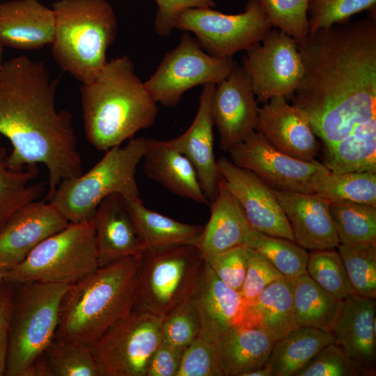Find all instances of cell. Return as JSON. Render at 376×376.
<instances>
[{"instance_id": "cell-1", "label": "cell", "mask_w": 376, "mask_h": 376, "mask_svg": "<svg viewBox=\"0 0 376 376\" xmlns=\"http://www.w3.org/2000/svg\"><path fill=\"white\" fill-rule=\"evenodd\" d=\"M299 50L304 72L290 100L324 150L376 123V10L318 30Z\"/></svg>"}, {"instance_id": "cell-2", "label": "cell", "mask_w": 376, "mask_h": 376, "mask_svg": "<svg viewBox=\"0 0 376 376\" xmlns=\"http://www.w3.org/2000/svg\"><path fill=\"white\" fill-rule=\"evenodd\" d=\"M58 83L42 61L25 56L0 64V134L13 146L8 162L45 166L47 201L63 180L83 173L72 115L56 107Z\"/></svg>"}, {"instance_id": "cell-3", "label": "cell", "mask_w": 376, "mask_h": 376, "mask_svg": "<svg viewBox=\"0 0 376 376\" xmlns=\"http://www.w3.org/2000/svg\"><path fill=\"white\" fill-rule=\"evenodd\" d=\"M134 70L129 56H119L107 61L92 81L81 84L84 132L98 150L120 146L156 120L157 103Z\"/></svg>"}, {"instance_id": "cell-4", "label": "cell", "mask_w": 376, "mask_h": 376, "mask_svg": "<svg viewBox=\"0 0 376 376\" xmlns=\"http://www.w3.org/2000/svg\"><path fill=\"white\" fill-rule=\"evenodd\" d=\"M142 254L103 266L70 285L54 339L90 346L133 308Z\"/></svg>"}, {"instance_id": "cell-5", "label": "cell", "mask_w": 376, "mask_h": 376, "mask_svg": "<svg viewBox=\"0 0 376 376\" xmlns=\"http://www.w3.org/2000/svg\"><path fill=\"white\" fill-rule=\"evenodd\" d=\"M52 52L57 65L81 84L92 81L107 63L117 35V19L107 0H58L52 4Z\"/></svg>"}, {"instance_id": "cell-6", "label": "cell", "mask_w": 376, "mask_h": 376, "mask_svg": "<svg viewBox=\"0 0 376 376\" xmlns=\"http://www.w3.org/2000/svg\"><path fill=\"white\" fill-rule=\"evenodd\" d=\"M146 138H132L123 147L106 151L89 171L63 180L49 202L69 223L90 222L98 205L113 194L125 200L140 198L136 169L143 159Z\"/></svg>"}, {"instance_id": "cell-7", "label": "cell", "mask_w": 376, "mask_h": 376, "mask_svg": "<svg viewBox=\"0 0 376 376\" xmlns=\"http://www.w3.org/2000/svg\"><path fill=\"white\" fill-rule=\"evenodd\" d=\"M15 285L6 376H29L55 337L63 297L70 285L26 281Z\"/></svg>"}, {"instance_id": "cell-8", "label": "cell", "mask_w": 376, "mask_h": 376, "mask_svg": "<svg viewBox=\"0 0 376 376\" xmlns=\"http://www.w3.org/2000/svg\"><path fill=\"white\" fill-rule=\"evenodd\" d=\"M204 262L194 244L146 250L139 266L132 311L164 317L190 300Z\"/></svg>"}, {"instance_id": "cell-9", "label": "cell", "mask_w": 376, "mask_h": 376, "mask_svg": "<svg viewBox=\"0 0 376 376\" xmlns=\"http://www.w3.org/2000/svg\"><path fill=\"white\" fill-rule=\"evenodd\" d=\"M100 267L91 222L70 223L21 263L1 269L2 281L71 285Z\"/></svg>"}, {"instance_id": "cell-10", "label": "cell", "mask_w": 376, "mask_h": 376, "mask_svg": "<svg viewBox=\"0 0 376 376\" xmlns=\"http://www.w3.org/2000/svg\"><path fill=\"white\" fill-rule=\"evenodd\" d=\"M272 28L258 0H248L244 10L234 15L212 8H189L174 22V29L192 32L205 52L219 58L246 51L261 42Z\"/></svg>"}, {"instance_id": "cell-11", "label": "cell", "mask_w": 376, "mask_h": 376, "mask_svg": "<svg viewBox=\"0 0 376 376\" xmlns=\"http://www.w3.org/2000/svg\"><path fill=\"white\" fill-rule=\"evenodd\" d=\"M164 318L132 310L107 329L90 345L99 376H146Z\"/></svg>"}, {"instance_id": "cell-12", "label": "cell", "mask_w": 376, "mask_h": 376, "mask_svg": "<svg viewBox=\"0 0 376 376\" xmlns=\"http://www.w3.org/2000/svg\"><path fill=\"white\" fill-rule=\"evenodd\" d=\"M235 63L233 57L210 55L195 37L185 32L179 44L164 54L144 85L156 103L175 107L188 90L198 85L220 83L228 77Z\"/></svg>"}, {"instance_id": "cell-13", "label": "cell", "mask_w": 376, "mask_h": 376, "mask_svg": "<svg viewBox=\"0 0 376 376\" xmlns=\"http://www.w3.org/2000/svg\"><path fill=\"white\" fill-rule=\"evenodd\" d=\"M245 52L242 65L249 77L257 100L263 104L274 97L290 100L304 72L299 46L295 39L274 28L261 42Z\"/></svg>"}, {"instance_id": "cell-14", "label": "cell", "mask_w": 376, "mask_h": 376, "mask_svg": "<svg viewBox=\"0 0 376 376\" xmlns=\"http://www.w3.org/2000/svg\"><path fill=\"white\" fill-rule=\"evenodd\" d=\"M228 152L235 165L251 171L274 190L315 193L330 172L315 159L304 161L281 152L257 131Z\"/></svg>"}, {"instance_id": "cell-15", "label": "cell", "mask_w": 376, "mask_h": 376, "mask_svg": "<svg viewBox=\"0 0 376 376\" xmlns=\"http://www.w3.org/2000/svg\"><path fill=\"white\" fill-rule=\"evenodd\" d=\"M217 164L220 176L242 207L252 229L295 242L273 189L253 172L225 157H219Z\"/></svg>"}, {"instance_id": "cell-16", "label": "cell", "mask_w": 376, "mask_h": 376, "mask_svg": "<svg viewBox=\"0 0 376 376\" xmlns=\"http://www.w3.org/2000/svg\"><path fill=\"white\" fill-rule=\"evenodd\" d=\"M259 109L246 70L235 62L228 77L216 85L212 97L221 150L229 152L256 130Z\"/></svg>"}, {"instance_id": "cell-17", "label": "cell", "mask_w": 376, "mask_h": 376, "mask_svg": "<svg viewBox=\"0 0 376 376\" xmlns=\"http://www.w3.org/2000/svg\"><path fill=\"white\" fill-rule=\"evenodd\" d=\"M69 224L49 201L23 205L0 229V269L21 263L39 244Z\"/></svg>"}, {"instance_id": "cell-18", "label": "cell", "mask_w": 376, "mask_h": 376, "mask_svg": "<svg viewBox=\"0 0 376 376\" xmlns=\"http://www.w3.org/2000/svg\"><path fill=\"white\" fill-rule=\"evenodd\" d=\"M256 131L278 150L301 160H315L320 150L305 115L283 97H272L259 109Z\"/></svg>"}, {"instance_id": "cell-19", "label": "cell", "mask_w": 376, "mask_h": 376, "mask_svg": "<svg viewBox=\"0 0 376 376\" xmlns=\"http://www.w3.org/2000/svg\"><path fill=\"white\" fill-rule=\"evenodd\" d=\"M191 301L199 321L198 337L216 345L224 334L242 322L245 301L240 292L224 283L205 261Z\"/></svg>"}, {"instance_id": "cell-20", "label": "cell", "mask_w": 376, "mask_h": 376, "mask_svg": "<svg viewBox=\"0 0 376 376\" xmlns=\"http://www.w3.org/2000/svg\"><path fill=\"white\" fill-rule=\"evenodd\" d=\"M215 87L213 84L203 86L198 109L189 127L182 135L166 141L191 162L210 203L217 194L221 179L214 152L212 102Z\"/></svg>"}, {"instance_id": "cell-21", "label": "cell", "mask_w": 376, "mask_h": 376, "mask_svg": "<svg viewBox=\"0 0 376 376\" xmlns=\"http://www.w3.org/2000/svg\"><path fill=\"white\" fill-rule=\"evenodd\" d=\"M274 193L298 245L312 251L332 249L338 246L328 201L315 193L279 190H274Z\"/></svg>"}, {"instance_id": "cell-22", "label": "cell", "mask_w": 376, "mask_h": 376, "mask_svg": "<svg viewBox=\"0 0 376 376\" xmlns=\"http://www.w3.org/2000/svg\"><path fill=\"white\" fill-rule=\"evenodd\" d=\"M91 222L100 266L143 254L148 249L139 235L124 198L119 194L105 197Z\"/></svg>"}, {"instance_id": "cell-23", "label": "cell", "mask_w": 376, "mask_h": 376, "mask_svg": "<svg viewBox=\"0 0 376 376\" xmlns=\"http://www.w3.org/2000/svg\"><path fill=\"white\" fill-rule=\"evenodd\" d=\"M375 299L352 295L341 301L330 333L334 343L363 368L375 372Z\"/></svg>"}, {"instance_id": "cell-24", "label": "cell", "mask_w": 376, "mask_h": 376, "mask_svg": "<svg viewBox=\"0 0 376 376\" xmlns=\"http://www.w3.org/2000/svg\"><path fill=\"white\" fill-rule=\"evenodd\" d=\"M55 15L38 0L0 3V47L33 50L51 44Z\"/></svg>"}, {"instance_id": "cell-25", "label": "cell", "mask_w": 376, "mask_h": 376, "mask_svg": "<svg viewBox=\"0 0 376 376\" xmlns=\"http://www.w3.org/2000/svg\"><path fill=\"white\" fill-rule=\"evenodd\" d=\"M142 160L146 175L170 191L201 204H210L191 162L166 141L146 138Z\"/></svg>"}, {"instance_id": "cell-26", "label": "cell", "mask_w": 376, "mask_h": 376, "mask_svg": "<svg viewBox=\"0 0 376 376\" xmlns=\"http://www.w3.org/2000/svg\"><path fill=\"white\" fill-rule=\"evenodd\" d=\"M209 221L196 244L204 260L240 245L251 229L237 199L220 179L217 194L210 203Z\"/></svg>"}, {"instance_id": "cell-27", "label": "cell", "mask_w": 376, "mask_h": 376, "mask_svg": "<svg viewBox=\"0 0 376 376\" xmlns=\"http://www.w3.org/2000/svg\"><path fill=\"white\" fill-rule=\"evenodd\" d=\"M274 341L262 330L239 324L217 343L224 376H243L265 365Z\"/></svg>"}, {"instance_id": "cell-28", "label": "cell", "mask_w": 376, "mask_h": 376, "mask_svg": "<svg viewBox=\"0 0 376 376\" xmlns=\"http://www.w3.org/2000/svg\"><path fill=\"white\" fill-rule=\"evenodd\" d=\"M241 324L262 330L274 342L297 327L290 281L273 282L246 303Z\"/></svg>"}, {"instance_id": "cell-29", "label": "cell", "mask_w": 376, "mask_h": 376, "mask_svg": "<svg viewBox=\"0 0 376 376\" xmlns=\"http://www.w3.org/2000/svg\"><path fill=\"white\" fill-rule=\"evenodd\" d=\"M125 203L140 237L148 249L196 245L203 232V226L182 223L147 208L141 198L125 200Z\"/></svg>"}, {"instance_id": "cell-30", "label": "cell", "mask_w": 376, "mask_h": 376, "mask_svg": "<svg viewBox=\"0 0 376 376\" xmlns=\"http://www.w3.org/2000/svg\"><path fill=\"white\" fill-rule=\"evenodd\" d=\"M332 343L334 340L329 331L298 326L274 342L267 363L274 376H295L322 348Z\"/></svg>"}, {"instance_id": "cell-31", "label": "cell", "mask_w": 376, "mask_h": 376, "mask_svg": "<svg viewBox=\"0 0 376 376\" xmlns=\"http://www.w3.org/2000/svg\"><path fill=\"white\" fill-rule=\"evenodd\" d=\"M290 284L297 325L330 332L342 300L321 288L307 273L290 280Z\"/></svg>"}, {"instance_id": "cell-32", "label": "cell", "mask_w": 376, "mask_h": 376, "mask_svg": "<svg viewBox=\"0 0 376 376\" xmlns=\"http://www.w3.org/2000/svg\"><path fill=\"white\" fill-rule=\"evenodd\" d=\"M324 154L323 164L331 172L376 173V123L357 127Z\"/></svg>"}, {"instance_id": "cell-33", "label": "cell", "mask_w": 376, "mask_h": 376, "mask_svg": "<svg viewBox=\"0 0 376 376\" xmlns=\"http://www.w3.org/2000/svg\"><path fill=\"white\" fill-rule=\"evenodd\" d=\"M38 173L36 165L12 166L0 143V229L18 208L42 196L43 185L34 182Z\"/></svg>"}, {"instance_id": "cell-34", "label": "cell", "mask_w": 376, "mask_h": 376, "mask_svg": "<svg viewBox=\"0 0 376 376\" xmlns=\"http://www.w3.org/2000/svg\"><path fill=\"white\" fill-rule=\"evenodd\" d=\"M244 245L262 254L286 279L293 280L306 273L309 253L295 242L251 228Z\"/></svg>"}, {"instance_id": "cell-35", "label": "cell", "mask_w": 376, "mask_h": 376, "mask_svg": "<svg viewBox=\"0 0 376 376\" xmlns=\"http://www.w3.org/2000/svg\"><path fill=\"white\" fill-rule=\"evenodd\" d=\"M315 193L329 203H357L376 206V173L330 171Z\"/></svg>"}, {"instance_id": "cell-36", "label": "cell", "mask_w": 376, "mask_h": 376, "mask_svg": "<svg viewBox=\"0 0 376 376\" xmlns=\"http://www.w3.org/2000/svg\"><path fill=\"white\" fill-rule=\"evenodd\" d=\"M330 212L340 244L376 243V206L331 203Z\"/></svg>"}, {"instance_id": "cell-37", "label": "cell", "mask_w": 376, "mask_h": 376, "mask_svg": "<svg viewBox=\"0 0 376 376\" xmlns=\"http://www.w3.org/2000/svg\"><path fill=\"white\" fill-rule=\"evenodd\" d=\"M338 253L356 295L376 297V243L339 244Z\"/></svg>"}, {"instance_id": "cell-38", "label": "cell", "mask_w": 376, "mask_h": 376, "mask_svg": "<svg viewBox=\"0 0 376 376\" xmlns=\"http://www.w3.org/2000/svg\"><path fill=\"white\" fill-rule=\"evenodd\" d=\"M51 376H99L90 346L54 339L44 352Z\"/></svg>"}, {"instance_id": "cell-39", "label": "cell", "mask_w": 376, "mask_h": 376, "mask_svg": "<svg viewBox=\"0 0 376 376\" xmlns=\"http://www.w3.org/2000/svg\"><path fill=\"white\" fill-rule=\"evenodd\" d=\"M306 273L338 299L343 300L355 294L341 257L335 249L313 251L309 254Z\"/></svg>"}, {"instance_id": "cell-40", "label": "cell", "mask_w": 376, "mask_h": 376, "mask_svg": "<svg viewBox=\"0 0 376 376\" xmlns=\"http://www.w3.org/2000/svg\"><path fill=\"white\" fill-rule=\"evenodd\" d=\"M273 27L295 39L298 46L309 36V0H258Z\"/></svg>"}, {"instance_id": "cell-41", "label": "cell", "mask_w": 376, "mask_h": 376, "mask_svg": "<svg viewBox=\"0 0 376 376\" xmlns=\"http://www.w3.org/2000/svg\"><path fill=\"white\" fill-rule=\"evenodd\" d=\"M373 10H376V0H309V35L348 21L359 13Z\"/></svg>"}, {"instance_id": "cell-42", "label": "cell", "mask_w": 376, "mask_h": 376, "mask_svg": "<svg viewBox=\"0 0 376 376\" xmlns=\"http://www.w3.org/2000/svg\"><path fill=\"white\" fill-rule=\"evenodd\" d=\"M375 373L361 366L332 343L322 348L295 376H370Z\"/></svg>"}, {"instance_id": "cell-43", "label": "cell", "mask_w": 376, "mask_h": 376, "mask_svg": "<svg viewBox=\"0 0 376 376\" xmlns=\"http://www.w3.org/2000/svg\"><path fill=\"white\" fill-rule=\"evenodd\" d=\"M199 330L198 315L190 299L164 316L161 341L186 349L198 337Z\"/></svg>"}, {"instance_id": "cell-44", "label": "cell", "mask_w": 376, "mask_h": 376, "mask_svg": "<svg viewBox=\"0 0 376 376\" xmlns=\"http://www.w3.org/2000/svg\"><path fill=\"white\" fill-rule=\"evenodd\" d=\"M176 376H224L217 345L196 338L185 350Z\"/></svg>"}, {"instance_id": "cell-45", "label": "cell", "mask_w": 376, "mask_h": 376, "mask_svg": "<svg viewBox=\"0 0 376 376\" xmlns=\"http://www.w3.org/2000/svg\"><path fill=\"white\" fill-rule=\"evenodd\" d=\"M245 247L247 268L240 293L246 304L256 297L272 283L285 278L262 254L251 247Z\"/></svg>"}, {"instance_id": "cell-46", "label": "cell", "mask_w": 376, "mask_h": 376, "mask_svg": "<svg viewBox=\"0 0 376 376\" xmlns=\"http://www.w3.org/2000/svg\"><path fill=\"white\" fill-rule=\"evenodd\" d=\"M205 261L224 283L238 292L241 291L248 261L244 245L217 253Z\"/></svg>"}, {"instance_id": "cell-47", "label": "cell", "mask_w": 376, "mask_h": 376, "mask_svg": "<svg viewBox=\"0 0 376 376\" xmlns=\"http://www.w3.org/2000/svg\"><path fill=\"white\" fill-rule=\"evenodd\" d=\"M158 9L155 18V32L161 37L169 36L174 29L176 17L182 11L194 8L216 7L214 0H155Z\"/></svg>"}, {"instance_id": "cell-48", "label": "cell", "mask_w": 376, "mask_h": 376, "mask_svg": "<svg viewBox=\"0 0 376 376\" xmlns=\"http://www.w3.org/2000/svg\"><path fill=\"white\" fill-rule=\"evenodd\" d=\"M185 350L161 341L148 361L146 376H176Z\"/></svg>"}, {"instance_id": "cell-49", "label": "cell", "mask_w": 376, "mask_h": 376, "mask_svg": "<svg viewBox=\"0 0 376 376\" xmlns=\"http://www.w3.org/2000/svg\"><path fill=\"white\" fill-rule=\"evenodd\" d=\"M14 291L13 283L2 281L0 285V376L5 375L6 373Z\"/></svg>"}, {"instance_id": "cell-50", "label": "cell", "mask_w": 376, "mask_h": 376, "mask_svg": "<svg viewBox=\"0 0 376 376\" xmlns=\"http://www.w3.org/2000/svg\"><path fill=\"white\" fill-rule=\"evenodd\" d=\"M243 376H274L272 368L266 363L263 366L247 372Z\"/></svg>"}, {"instance_id": "cell-51", "label": "cell", "mask_w": 376, "mask_h": 376, "mask_svg": "<svg viewBox=\"0 0 376 376\" xmlns=\"http://www.w3.org/2000/svg\"><path fill=\"white\" fill-rule=\"evenodd\" d=\"M2 282V274H1V269H0V285Z\"/></svg>"}, {"instance_id": "cell-52", "label": "cell", "mask_w": 376, "mask_h": 376, "mask_svg": "<svg viewBox=\"0 0 376 376\" xmlns=\"http://www.w3.org/2000/svg\"><path fill=\"white\" fill-rule=\"evenodd\" d=\"M1 47H0V52H1ZM0 64H1V63H0Z\"/></svg>"}]
</instances>
